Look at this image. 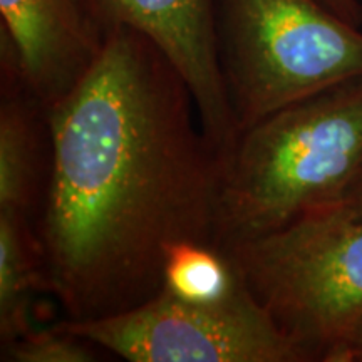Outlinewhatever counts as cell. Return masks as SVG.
<instances>
[{
  "instance_id": "cell-1",
  "label": "cell",
  "mask_w": 362,
  "mask_h": 362,
  "mask_svg": "<svg viewBox=\"0 0 362 362\" xmlns=\"http://www.w3.org/2000/svg\"><path fill=\"white\" fill-rule=\"evenodd\" d=\"M52 173L39 220L66 319H106L163 288L178 242L215 245L223 153L187 81L146 35L107 33L86 79L51 110Z\"/></svg>"
},
{
  "instance_id": "cell-2",
  "label": "cell",
  "mask_w": 362,
  "mask_h": 362,
  "mask_svg": "<svg viewBox=\"0 0 362 362\" xmlns=\"http://www.w3.org/2000/svg\"><path fill=\"white\" fill-rule=\"evenodd\" d=\"M362 183V76L262 117L223 153L215 247L287 228Z\"/></svg>"
},
{
  "instance_id": "cell-3",
  "label": "cell",
  "mask_w": 362,
  "mask_h": 362,
  "mask_svg": "<svg viewBox=\"0 0 362 362\" xmlns=\"http://www.w3.org/2000/svg\"><path fill=\"white\" fill-rule=\"evenodd\" d=\"M216 56L237 134L362 76V30L322 0H215Z\"/></svg>"
},
{
  "instance_id": "cell-4",
  "label": "cell",
  "mask_w": 362,
  "mask_h": 362,
  "mask_svg": "<svg viewBox=\"0 0 362 362\" xmlns=\"http://www.w3.org/2000/svg\"><path fill=\"white\" fill-rule=\"evenodd\" d=\"M225 253L307 362H341L362 320V216L319 208Z\"/></svg>"
},
{
  "instance_id": "cell-5",
  "label": "cell",
  "mask_w": 362,
  "mask_h": 362,
  "mask_svg": "<svg viewBox=\"0 0 362 362\" xmlns=\"http://www.w3.org/2000/svg\"><path fill=\"white\" fill-rule=\"evenodd\" d=\"M59 324L129 362H307L240 272L216 300H185L163 287L123 314Z\"/></svg>"
},
{
  "instance_id": "cell-6",
  "label": "cell",
  "mask_w": 362,
  "mask_h": 362,
  "mask_svg": "<svg viewBox=\"0 0 362 362\" xmlns=\"http://www.w3.org/2000/svg\"><path fill=\"white\" fill-rule=\"evenodd\" d=\"M101 27H131L151 39L187 81L200 123L225 151L237 136L216 56L215 0H86Z\"/></svg>"
},
{
  "instance_id": "cell-7",
  "label": "cell",
  "mask_w": 362,
  "mask_h": 362,
  "mask_svg": "<svg viewBox=\"0 0 362 362\" xmlns=\"http://www.w3.org/2000/svg\"><path fill=\"white\" fill-rule=\"evenodd\" d=\"M0 34L49 111L86 79L107 37L86 0H0Z\"/></svg>"
},
{
  "instance_id": "cell-8",
  "label": "cell",
  "mask_w": 362,
  "mask_h": 362,
  "mask_svg": "<svg viewBox=\"0 0 362 362\" xmlns=\"http://www.w3.org/2000/svg\"><path fill=\"white\" fill-rule=\"evenodd\" d=\"M52 173L51 111L22 79L0 34V210L39 226Z\"/></svg>"
},
{
  "instance_id": "cell-9",
  "label": "cell",
  "mask_w": 362,
  "mask_h": 362,
  "mask_svg": "<svg viewBox=\"0 0 362 362\" xmlns=\"http://www.w3.org/2000/svg\"><path fill=\"white\" fill-rule=\"evenodd\" d=\"M51 293L42 238L34 221L0 210V341L11 344L34 329L33 302Z\"/></svg>"
},
{
  "instance_id": "cell-10",
  "label": "cell",
  "mask_w": 362,
  "mask_h": 362,
  "mask_svg": "<svg viewBox=\"0 0 362 362\" xmlns=\"http://www.w3.org/2000/svg\"><path fill=\"white\" fill-rule=\"evenodd\" d=\"M237 280V265L215 245L178 242L165 253L163 287L185 300H216L228 296Z\"/></svg>"
},
{
  "instance_id": "cell-11",
  "label": "cell",
  "mask_w": 362,
  "mask_h": 362,
  "mask_svg": "<svg viewBox=\"0 0 362 362\" xmlns=\"http://www.w3.org/2000/svg\"><path fill=\"white\" fill-rule=\"evenodd\" d=\"M98 346L56 324L33 329L17 341L2 346L4 362H93L99 361Z\"/></svg>"
},
{
  "instance_id": "cell-12",
  "label": "cell",
  "mask_w": 362,
  "mask_h": 362,
  "mask_svg": "<svg viewBox=\"0 0 362 362\" xmlns=\"http://www.w3.org/2000/svg\"><path fill=\"white\" fill-rule=\"evenodd\" d=\"M324 208L339 211V214L362 216V183H359L357 187L349 189V192L344 194V197L339 198L337 202L330 203V205L324 206Z\"/></svg>"
},
{
  "instance_id": "cell-13",
  "label": "cell",
  "mask_w": 362,
  "mask_h": 362,
  "mask_svg": "<svg viewBox=\"0 0 362 362\" xmlns=\"http://www.w3.org/2000/svg\"><path fill=\"white\" fill-rule=\"evenodd\" d=\"M322 2L344 21L362 27V4L359 0H322Z\"/></svg>"
},
{
  "instance_id": "cell-14",
  "label": "cell",
  "mask_w": 362,
  "mask_h": 362,
  "mask_svg": "<svg viewBox=\"0 0 362 362\" xmlns=\"http://www.w3.org/2000/svg\"><path fill=\"white\" fill-rule=\"evenodd\" d=\"M341 362H362V320L344 347Z\"/></svg>"
}]
</instances>
